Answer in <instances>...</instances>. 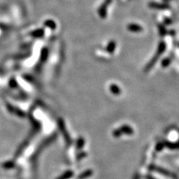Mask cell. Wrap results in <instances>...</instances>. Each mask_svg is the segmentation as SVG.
Here are the masks:
<instances>
[{
  "label": "cell",
  "instance_id": "obj_4",
  "mask_svg": "<svg viewBox=\"0 0 179 179\" xmlns=\"http://www.w3.org/2000/svg\"><path fill=\"white\" fill-rule=\"evenodd\" d=\"M133 179H139V175L138 174H136L135 175H134Z\"/></svg>",
  "mask_w": 179,
  "mask_h": 179
},
{
  "label": "cell",
  "instance_id": "obj_3",
  "mask_svg": "<svg viewBox=\"0 0 179 179\" xmlns=\"http://www.w3.org/2000/svg\"><path fill=\"white\" fill-rule=\"evenodd\" d=\"M151 169L158 172V173H160V174L166 175V176H169L170 175L169 172H168L167 170H166L164 169H162V168H160V167H154V168H151Z\"/></svg>",
  "mask_w": 179,
  "mask_h": 179
},
{
  "label": "cell",
  "instance_id": "obj_2",
  "mask_svg": "<svg viewBox=\"0 0 179 179\" xmlns=\"http://www.w3.org/2000/svg\"><path fill=\"white\" fill-rule=\"evenodd\" d=\"M73 175H74V173H73V171L68 170V171L65 172V173H63L61 175L58 177L56 179H69L73 176Z\"/></svg>",
  "mask_w": 179,
  "mask_h": 179
},
{
  "label": "cell",
  "instance_id": "obj_1",
  "mask_svg": "<svg viewBox=\"0 0 179 179\" xmlns=\"http://www.w3.org/2000/svg\"><path fill=\"white\" fill-rule=\"evenodd\" d=\"M93 174H94V172H93L92 169H87L86 171L83 172L82 173H81L78 176L77 179H87L92 176Z\"/></svg>",
  "mask_w": 179,
  "mask_h": 179
}]
</instances>
